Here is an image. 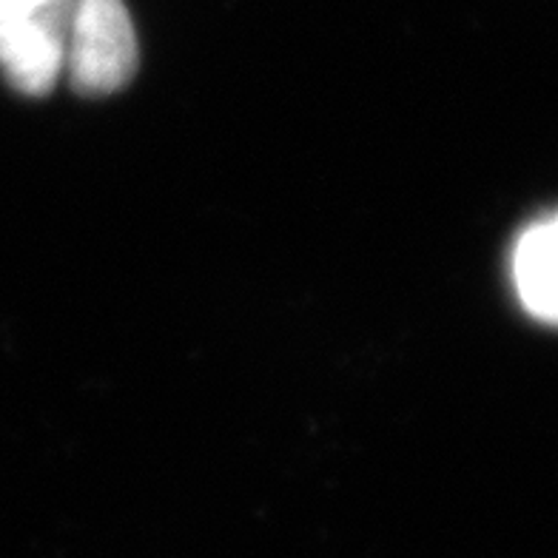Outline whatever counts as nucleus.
<instances>
[{"label": "nucleus", "instance_id": "obj_1", "mask_svg": "<svg viewBox=\"0 0 558 558\" xmlns=\"http://www.w3.org/2000/svg\"><path fill=\"white\" fill-rule=\"evenodd\" d=\"M74 92L104 97L137 72V37L123 0H77L66 49Z\"/></svg>", "mask_w": 558, "mask_h": 558}, {"label": "nucleus", "instance_id": "obj_2", "mask_svg": "<svg viewBox=\"0 0 558 558\" xmlns=\"http://www.w3.org/2000/svg\"><path fill=\"white\" fill-rule=\"evenodd\" d=\"M77 0H46L35 12L0 21V69L26 95H46L66 60Z\"/></svg>", "mask_w": 558, "mask_h": 558}, {"label": "nucleus", "instance_id": "obj_3", "mask_svg": "<svg viewBox=\"0 0 558 558\" xmlns=\"http://www.w3.org/2000/svg\"><path fill=\"white\" fill-rule=\"evenodd\" d=\"M513 277L524 308L558 325V234L550 220L530 226L515 245Z\"/></svg>", "mask_w": 558, "mask_h": 558}, {"label": "nucleus", "instance_id": "obj_4", "mask_svg": "<svg viewBox=\"0 0 558 558\" xmlns=\"http://www.w3.org/2000/svg\"><path fill=\"white\" fill-rule=\"evenodd\" d=\"M40 3H46V0H0V21L29 15Z\"/></svg>", "mask_w": 558, "mask_h": 558}, {"label": "nucleus", "instance_id": "obj_5", "mask_svg": "<svg viewBox=\"0 0 558 558\" xmlns=\"http://www.w3.org/2000/svg\"><path fill=\"white\" fill-rule=\"evenodd\" d=\"M550 222H553V228H556V234H558V214H556V217H553Z\"/></svg>", "mask_w": 558, "mask_h": 558}]
</instances>
